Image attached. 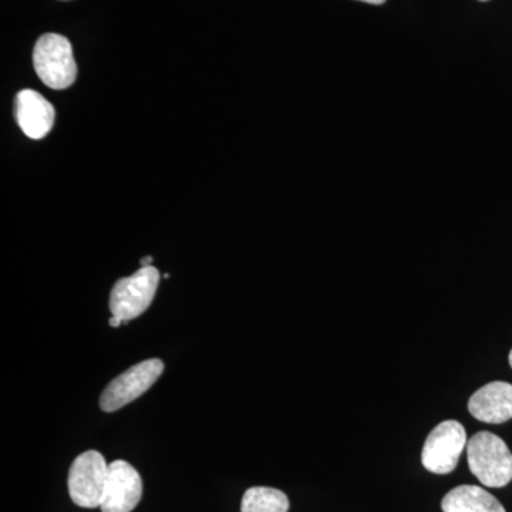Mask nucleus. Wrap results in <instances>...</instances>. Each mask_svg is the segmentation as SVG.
Segmentation results:
<instances>
[{
	"instance_id": "obj_1",
	"label": "nucleus",
	"mask_w": 512,
	"mask_h": 512,
	"mask_svg": "<svg viewBox=\"0 0 512 512\" xmlns=\"http://www.w3.org/2000/svg\"><path fill=\"white\" fill-rule=\"evenodd\" d=\"M471 473L488 488L505 487L512 480V453L501 437L478 431L467 443Z\"/></svg>"
},
{
	"instance_id": "obj_2",
	"label": "nucleus",
	"mask_w": 512,
	"mask_h": 512,
	"mask_svg": "<svg viewBox=\"0 0 512 512\" xmlns=\"http://www.w3.org/2000/svg\"><path fill=\"white\" fill-rule=\"evenodd\" d=\"M33 66L39 79L50 89L63 90L76 82L77 66L69 39L46 33L36 42Z\"/></svg>"
},
{
	"instance_id": "obj_3",
	"label": "nucleus",
	"mask_w": 512,
	"mask_h": 512,
	"mask_svg": "<svg viewBox=\"0 0 512 512\" xmlns=\"http://www.w3.org/2000/svg\"><path fill=\"white\" fill-rule=\"evenodd\" d=\"M160 284V272L154 266L140 268L131 276L120 279L110 293V312L124 320V325L150 308Z\"/></svg>"
},
{
	"instance_id": "obj_4",
	"label": "nucleus",
	"mask_w": 512,
	"mask_h": 512,
	"mask_svg": "<svg viewBox=\"0 0 512 512\" xmlns=\"http://www.w3.org/2000/svg\"><path fill=\"white\" fill-rule=\"evenodd\" d=\"M164 372V363L160 359H148L137 363L116 379L107 384L100 396V409L104 413H113L123 409L128 403L143 396Z\"/></svg>"
},
{
	"instance_id": "obj_5",
	"label": "nucleus",
	"mask_w": 512,
	"mask_h": 512,
	"mask_svg": "<svg viewBox=\"0 0 512 512\" xmlns=\"http://www.w3.org/2000/svg\"><path fill=\"white\" fill-rule=\"evenodd\" d=\"M467 433L457 420H446L434 427L421 451V463L434 474H450L467 448Z\"/></svg>"
},
{
	"instance_id": "obj_6",
	"label": "nucleus",
	"mask_w": 512,
	"mask_h": 512,
	"mask_svg": "<svg viewBox=\"0 0 512 512\" xmlns=\"http://www.w3.org/2000/svg\"><path fill=\"white\" fill-rule=\"evenodd\" d=\"M109 477V464L99 451L89 450L73 461L69 471L70 498L83 508H97L103 500Z\"/></svg>"
},
{
	"instance_id": "obj_7",
	"label": "nucleus",
	"mask_w": 512,
	"mask_h": 512,
	"mask_svg": "<svg viewBox=\"0 0 512 512\" xmlns=\"http://www.w3.org/2000/svg\"><path fill=\"white\" fill-rule=\"evenodd\" d=\"M143 497V480L124 460L109 464V477L101 500V512H131Z\"/></svg>"
},
{
	"instance_id": "obj_8",
	"label": "nucleus",
	"mask_w": 512,
	"mask_h": 512,
	"mask_svg": "<svg viewBox=\"0 0 512 512\" xmlns=\"http://www.w3.org/2000/svg\"><path fill=\"white\" fill-rule=\"evenodd\" d=\"M15 117L26 136L40 140L52 131L55 107L42 94L26 89L16 96Z\"/></svg>"
},
{
	"instance_id": "obj_9",
	"label": "nucleus",
	"mask_w": 512,
	"mask_h": 512,
	"mask_svg": "<svg viewBox=\"0 0 512 512\" xmlns=\"http://www.w3.org/2000/svg\"><path fill=\"white\" fill-rule=\"evenodd\" d=\"M468 412L478 421L501 424L512 419V384L491 382L478 389L468 402Z\"/></svg>"
},
{
	"instance_id": "obj_10",
	"label": "nucleus",
	"mask_w": 512,
	"mask_h": 512,
	"mask_svg": "<svg viewBox=\"0 0 512 512\" xmlns=\"http://www.w3.org/2000/svg\"><path fill=\"white\" fill-rule=\"evenodd\" d=\"M443 512H505L493 494L477 485H460L444 495Z\"/></svg>"
},
{
	"instance_id": "obj_11",
	"label": "nucleus",
	"mask_w": 512,
	"mask_h": 512,
	"mask_svg": "<svg viewBox=\"0 0 512 512\" xmlns=\"http://www.w3.org/2000/svg\"><path fill=\"white\" fill-rule=\"evenodd\" d=\"M289 498L271 487H252L242 497L241 512H288Z\"/></svg>"
},
{
	"instance_id": "obj_12",
	"label": "nucleus",
	"mask_w": 512,
	"mask_h": 512,
	"mask_svg": "<svg viewBox=\"0 0 512 512\" xmlns=\"http://www.w3.org/2000/svg\"><path fill=\"white\" fill-rule=\"evenodd\" d=\"M109 323L111 328H120L121 325H124V320L119 318V316L111 315Z\"/></svg>"
},
{
	"instance_id": "obj_13",
	"label": "nucleus",
	"mask_w": 512,
	"mask_h": 512,
	"mask_svg": "<svg viewBox=\"0 0 512 512\" xmlns=\"http://www.w3.org/2000/svg\"><path fill=\"white\" fill-rule=\"evenodd\" d=\"M151 262H153V256H146V258H141V268H146V266H153L151 265Z\"/></svg>"
},
{
	"instance_id": "obj_14",
	"label": "nucleus",
	"mask_w": 512,
	"mask_h": 512,
	"mask_svg": "<svg viewBox=\"0 0 512 512\" xmlns=\"http://www.w3.org/2000/svg\"><path fill=\"white\" fill-rule=\"evenodd\" d=\"M360 2L370 3V5H383L386 0H360Z\"/></svg>"
},
{
	"instance_id": "obj_15",
	"label": "nucleus",
	"mask_w": 512,
	"mask_h": 512,
	"mask_svg": "<svg viewBox=\"0 0 512 512\" xmlns=\"http://www.w3.org/2000/svg\"><path fill=\"white\" fill-rule=\"evenodd\" d=\"M510 365L512 367V349H511V352H510Z\"/></svg>"
},
{
	"instance_id": "obj_16",
	"label": "nucleus",
	"mask_w": 512,
	"mask_h": 512,
	"mask_svg": "<svg viewBox=\"0 0 512 512\" xmlns=\"http://www.w3.org/2000/svg\"><path fill=\"white\" fill-rule=\"evenodd\" d=\"M164 279H170V274H165Z\"/></svg>"
},
{
	"instance_id": "obj_17",
	"label": "nucleus",
	"mask_w": 512,
	"mask_h": 512,
	"mask_svg": "<svg viewBox=\"0 0 512 512\" xmlns=\"http://www.w3.org/2000/svg\"><path fill=\"white\" fill-rule=\"evenodd\" d=\"M480 2H488V0H480Z\"/></svg>"
}]
</instances>
